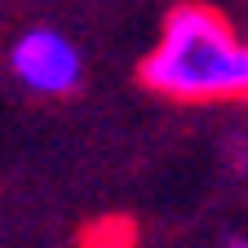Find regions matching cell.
Listing matches in <instances>:
<instances>
[{"label":"cell","mask_w":248,"mask_h":248,"mask_svg":"<svg viewBox=\"0 0 248 248\" xmlns=\"http://www.w3.org/2000/svg\"><path fill=\"white\" fill-rule=\"evenodd\" d=\"M142 84L173 102L248 98V36L208 5H177L142 58Z\"/></svg>","instance_id":"1"},{"label":"cell","mask_w":248,"mask_h":248,"mask_svg":"<svg viewBox=\"0 0 248 248\" xmlns=\"http://www.w3.org/2000/svg\"><path fill=\"white\" fill-rule=\"evenodd\" d=\"M9 67H14L22 89L40 93V98H67V93L80 89L84 58H80L71 36H62L53 27H31L14 40Z\"/></svg>","instance_id":"2"},{"label":"cell","mask_w":248,"mask_h":248,"mask_svg":"<svg viewBox=\"0 0 248 248\" xmlns=\"http://www.w3.org/2000/svg\"><path fill=\"white\" fill-rule=\"evenodd\" d=\"M226 248H248V239H244V235H239V239H231V244H226Z\"/></svg>","instance_id":"3"}]
</instances>
